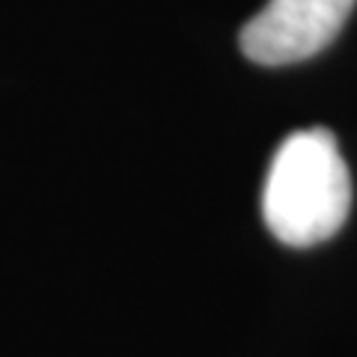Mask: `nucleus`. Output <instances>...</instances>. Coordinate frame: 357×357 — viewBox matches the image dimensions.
Segmentation results:
<instances>
[{"instance_id": "nucleus-1", "label": "nucleus", "mask_w": 357, "mask_h": 357, "mask_svg": "<svg viewBox=\"0 0 357 357\" xmlns=\"http://www.w3.org/2000/svg\"><path fill=\"white\" fill-rule=\"evenodd\" d=\"M351 176L337 137L325 128L295 131L274 152L262 191V218L277 241L312 248L342 229Z\"/></svg>"}, {"instance_id": "nucleus-2", "label": "nucleus", "mask_w": 357, "mask_h": 357, "mask_svg": "<svg viewBox=\"0 0 357 357\" xmlns=\"http://www.w3.org/2000/svg\"><path fill=\"white\" fill-rule=\"evenodd\" d=\"M357 0H268L241 30V51L259 66L301 63L337 39Z\"/></svg>"}]
</instances>
